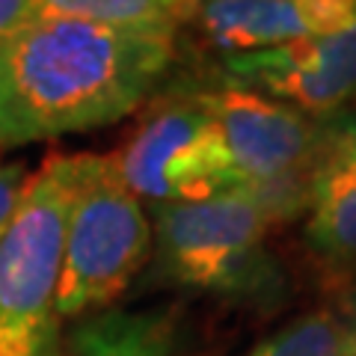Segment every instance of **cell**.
<instances>
[{
  "label": "cell",
  "mask_w": 356,
  "mask_h": 356,
  "mask_svg": "<svg viewBox=\"0 0 356 356\" xmlns=\"http://www.w3.org/2000/svg\"><path fill=\"white\" fill-rule=\"evenodd\" d=\"M152 255V220L122 181L113 154H81L65 220L57 315L86 318L128 291Z\"/></svg>",
  "instance_id": "4"
},
{
  "label": "cell",
  "mask_w": 356,
  "mask_h": 356,
  "mask_svg": "<svg viewBox=\"0 0 356 356\" xmlns=\"http://www.w3.org/2000/svg\"><path fill=\"white\" fill-rule=\"evenodd\" d=\"M229 83L247 86L309 116L341 113L356 102V27L222 60Z\"/></svg>",
  "instance_id": "7"
},
{
  "label": "cell",
  "mask_w": 356,
  "mask_h": 356,
  "mask_svg": "<svg viewBox=\"0 0 356 356\" xmlns=\"http://www.w3.org/2000/svg\"><path fill=\"white\" fill-rule=\"evenodd\" d=\"M243 356H356V339L336 309H315L282 324Z\"/></svg>",
  "instance_id": "12"
},
{
  "label": "cell",
  "mask_w": 356,
  "mask_h": 356,
  "mask_svg": "<svg viewBox=\"0 0 356 356\" xmlns=\"http://www.w3.org/2000/svg\"><path fill=\"white\" fill-rule=\"evenodd\" d=\"M170 312L104 309L81 318L63 336L57 356H172Z\"/></svg>",
  "instance_id": "9"
},
{
  "label": "cell",
  "mask_w": 356,
  "mask_h": 356,
  "mask_svg": "<svg viewBox=\"0 0 356 356\" xmlns=\"http://www.w3.org/2000/svg\"><path fill=\"white\" fill-rule=\"evenodd\" d=\"M193 98L217 122L238 187L270 184L288 175H318L336 128V113L309 116L229 81L193 92Z\"/></svg>",
  "instance_id": "6"
},
{
  "label": "cell",
  "mask_w": 356,
  "mask_h": 356,
  "mask_svg": "<svg viewBox=\"0 0 356 356\" xmlns=\"http://www.w3.org/2000/svg\"><path fill=\"white\" fill-rule=\"evenodd\" d=\"M175 30L39 18L0 44V149L98 131L170 77Z\"/></svg>",
  "instance_id": "1"
},
{
  "label": "cell",
  "mask_w": 356,
  "mask_h": 356,
  "mask_svg": "<svg viewBox=\"0 0 356 356\" xmlns=\"http://www.w3.org/2000/svg\"><path fill=\"white\" fill-rule=\"evenodd\" d=\"M149 220L152 255L166 282L252 309L285 300L288 276L267 247L270 222L247 193L149 205Z\"/></svg>",
  "instance_id": "2"
},
{
  "label": "cell",
  "mask_w": 356,
  "mask_h": 356,
  "mask_svg": "<svg viewBox=\"0 0 356 356\" xmlns=\"http://www.w3.org/2000/svg\"><path fill=\"white\" fill-rule=\"evenodd\" d=\"M324 172H356V110L336 113V128H332L327 158L321 163L318 175Z\"/></svg>",
  "instance_id": "13"
},
{
  "label": "cell",
  "mask_w": 356,
  "mask_h": 356,
  "mask_svg": "<svg viewBox=\"0 0 356 356\" xmlns=\"http://www.w3.org/2000/svg\"><path fill=\"white\" fill-rule=\"evenodd\" d=\"M116 158L122 181L143 202H202L238 187L217 122L196 98L161 104Z\"/></svg>",
  "instance_id": "5"
},
{
  "label": "cell",
  "mask_w": 356,
  "mask_h": 356,
  "mask_svg": "<svg viewBox=\"0 0 356 356\" xmlns=\"http://www.w3.org/2000/svg\"><path fill=\"white\" fill-rule=\"evenodd\" d=\"M196 21L229 54L327 36L356 27V0H202Z\"/></svg>",
  "instance_id": "8"
},
{
  "label": "cell",
  "mask_w": 356,
  "mask_h": 356,
  "mask_svg": "<svg viewBox=\"0 0 356 356\" xmlns=\"http://www.w3.org/2000/svg\"><path fill=\"white\" fill-rule=\"evenodd\" d=\"M303 238L318 259L339 270H356V172L315 178Z\"/></svg>",
  "instance_id": "10"
},
{
  "label": "cell",
  "mask_w": 356,
  "mask_h": 356,
  "mask_svg": "<svg viewBox=\"0 0 356 356\" xmlns=\"http://www.w3.org/2000/svg\"><path fill=\"white\" fill-rule=\"evenodd\" d=\"M30 181V166L24 161H6L0 158V238L15 217V208L24 196V187Z\"/></svg>",
  "instance_id": "14"
},
{
  "label": "cell",
  "mask_w": 356,
  "mask_h": 356,
  "mask_svg": "<svg viewBox=\"0 0 356 356\" xmlns=\"http://www.w3.org/2000/svg\"><path fill=\"white\" fill-rule=\"evenodd\" d=\"M202 0H39V18H69L125 30H178Z\"/></svg>",
  "instance_id": "11"
},
{
  "label": "cell",
  "mask_w": 356,
  "mask_h": 356,
  "mask_svg": "<svg viewBox=\"0 0 356 356\" xmlns=\"http://www.w3.org/2000/svg\"><path fill=\"white\" fill-rule=\"evenodd\" d=\"M39 21V0H0V44Z\"/></svg>",
  "instance_id": "15"
},
{
  "label": "cell",
  "mask_w": 356,
  "mask_h": 356,
  "mask_svg": "<svg viewBox=\"0 0 356 356\" xmlns=\"http://www.w3.org/2000/svg\"><path fill=\"white\" fill-rule=\"evenodd\" d=\"M339 312V318L348 324V330H350V336L356 339V276L353 280L344 285V291H341V297H339V303L332 306Z\"/></svg>",
  "instance_id": "16"
},
{
  "label": "cell",
  "mask_w": 356,
  "mask_h": 356,
  "mask_svg": "<svg viewBox=\"0 0 356 356\" xmlns=\"http://www.w3.org/2000/svg\"><path fill=\"white\" fill-rule=\"evenodd\" d=\"M81 154H54L30 172L0 238V356H57V285Z\"/></svg>",
  "instance_id": "3"
}]
</instances>
